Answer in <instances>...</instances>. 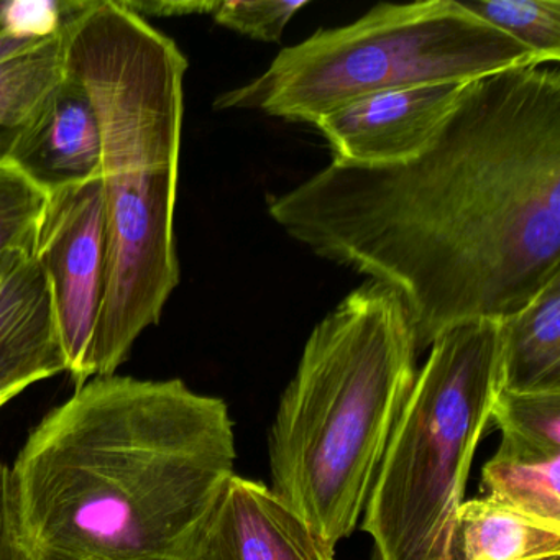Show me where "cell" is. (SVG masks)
<instances>
[{
	"label": "cell",
	"mask_w": 560,
	"mask_h": 560,
	"mask_svg": "<svg viewBox=\"0 0 560 560\" xmlns=\"http://www.w3.org/2000/svg\"><path fill=\"white\" fill-rule=\"evenodd\" d=\"M234 467L221 398L179 378L94 376L11 467L28 559L192 560Z\"/></svg>",
	"instance_id": "2"
},
{
	"label": "cell",
	"mask_w": 560,
	"mask_h": 560,
	"mask_svg": "<svg viewBox=\"0 0 560 560\" xmlns=\"http://www.w3.org/2000/svg\"><path fill=\"white\" fill-rule=\"evenodd\" d=\"M47 37H24V35L9 34L0 35V60L22 54L28 48L35 47Z\"/></svg>",
	"instance_id": "22"
},
{
	"label": "cell",
	"mask_w": 560,
	"mask_h": 560,
	"mask_svg": "<svg viewBox=\"0 0 560 560\" xmlns=\"http://www.w3.org/2000/svg\"><path fill=\"white\" fill-rule=\"evenodd\" d=\"M67 372L47 273L34 250L0 255V392Z\"/></svg>",
	"instance_id": "10"
},
{
	"label": "cell",
	"mask_w": 560,
	"mask_h": 560,
	"mask_svg": "<svg viewBox=\"0 0 560 560\" xmlns=\"http://www.w3.org/2000/svg\"><path fill=\"white\" fill-rule=\"evenodd\" d=\"M48 192L12 163L0 165V255L34 250Z\"/></svg>",
	"instance_id": "18"
},
{
	"label": "cell",
	"mask_w": 560,
	"mask_h": 560,
	"mask_svg": "<svg viewBox=\"0 0 560 560\" xmlns=\"http://www.w3.org/2000/svg\"><path fill=\"white\" fill-rule=\"evenodd\" d=\"M307 0H228L215 2L211 15L222 27L260 42H280L291 19Z\"/></svg>",
	"instance_id": "19"
},
{
	"label": "cell",
	"mask_w": 560,
	"mask_h": 560,
	"mask_svg": "<svg viewBox=\"0 0 560 560\" xmlns=\"http://www.w3.org/2000/svg\"><path fill=\"white\" fill-rule=\"evenodd\" d=\"M63 78L60 31L0 60V165L11 163L24 133Z\"/></svg>",
	"instance_id": "15"
},
{
	"label": "cell",
	"mask_w": 560,
	"mask_h": 560,
	"mask_svg": "<svg viewBox=\"0 0 560 560\" xmlns=\"http://www.w3.org/2000/svg\"><path fill=\"white\" fill-rule=\"evenodd\" d=\"M127 9L139 14L140 18L150 15H211L215 2H124Z\"/></svg>",
	"instance_id": "21"
},
{
	"label": "cell",
	"mask_w": 560,
	"mask_h": 560,
	"mask_svg": "<svg viewBox=\"0 0 560 560\" xmlns=\"http://www.w3.org/2000/svg\"><path fill=\"white\" fill-rule=\"evenodd\" d=\"M500 386L504 392L560 389V275L526 306L501 320Z\"/></svg>",
	"instance_id": "12"
},
{
	"label": "cell",
	"mask_w": 560,
	"mask_h": 560,
	"mask_svg": "<svg viewBox=\"0 0 560 560\" xmlns=\"http://www.w3.org/2000/svg\"><path fill=\"white\" fill-rule=\"evenodd\" d=\"M103 140L93 101L78 78H63L42 107L12 155L18 166L44 191L101 176Z\"/></svg>",
	"instance_id": "11"
},
{
	"label": "cell",
	"mask_w": 560,
	"mask_h": 560,
	"mask_svg": "<svg viewBox=\"0 0 560 560\" xmlns=\"http://www.w3.org/2000/svg\"><path fill=\"white\" fill-rule=\"evenodd\" d=\"M481 490L501 506L560 523V451L503 435L481 471Z\"/></svg>",
	"instance_id": "14"
},
{
	"label": "cell",
	"mask_w": 560,
	"mask_h": 560,
	"mask_svg": "<svg viewBox=\"0 0 560 560\" xmlns=\"http://www.w3.org/2000/svg\"><path fill=\"white\" fill-rule=\"evenodd\" d=\"M192 560H336L313 529L264 481L232 475Z\"/></svg>",
	"instance_id": "9"
},
{
	"label": "cell",
	"mask_w": 560,
	"mask_h": 560,
	"mask_svg": "<svg viewBox=\"0 0 560 560\" xmlns=\"http://www.w3.org/2000/svg\"><path fill=\"white\" fill-rule=\"evenodd\" d=\"M8 9L9 2H0V35L9 34V24H8ZM12 34V32H11Z\"/></svg>",
	"instance_id": "23"
},
{
	"label": "cell",
	"mask_w": 560,
	"mask_h": 560,
	"mask_svg": "<svg viewBox=\"0 0 560 560\" xmlns=\"http://www.w3.org/2000/svg\"><path fill=\"white\" fill-rule=\"evenodd\" d=\"M60 9L63 68L86 88L103 140L94 378L116 375L179 284L175 211L188 60L124 2H60Z\"/></svg>",
	"instance_id": "3"
},
{
	"label": "cell",
	"mask_w": 560,
	"mask_h": 560,
	"mask_svg": "<svg viewBox=\"0 0 560 560\" xmlns=\"http://www.w3.org/2000/svg\"><path fill=\"white\" fill-rule=\"evenodd\" d=\"M429 349L363 510L378 560H460L458 510L500 386V323L460 324Z\"/></svg>",
	"instance_id": "6"
},
{
	"label": "cell",
	"mask_w": 560,
	"mask_h": 560,
	"mask_svg": "<svg viewBox=\"0 0 560 560\" xmlns=\"http://www.w3.org/2000/svg\"><path fill=\"white\" fill-rule=\"evenodd\" d=\"M0 560H31L19 529L11 467L0 462Z\"/></svg>",
	"instance_id": "20"
},
{
	"label": "cell",
	"mask_w": 560,
	"mask_h": 560,
	"mask_svg": "<svg viewBox=\"0 0 560 560\" xmlns=\"http://www.w3.org/2000/svg\"><path fill=\"white\" fill-rule=\"evenodd\" d=\"M418 355L398 294L366 280L314 327L281 395L271 491L332 550L362 517Z\"/></svg>",
	"instance_id": "4"
},
{
	"label": "cell",
	"mask_w": 560,
	"mask_h": 560,
	"mask_svg": "<svg viewBox=\"0 0 560 560\" xmlns=\"http://www.w3.org/2000/svg\"><path fill=\"white\" fill-rule=\"evenodd\" d=\"M101 176L48 192L34 254L47 273L67 372L93 378L91 349L103 300L104 212Z\"/></svg>",
	"instance_id": "7"
},
{
	"label": "cell",
	"mask_w": 560,
	"mask_h": 560,
	"mask_svg": "<svg viewBox=\"0 0 560 560\" xmlns=\"http://www.w3.org/2000/svg\"><path fill=\"white\" fill-rule=\"evenodd\" d=\"M457 540L460 560H560V523L487 498L462 503Z\"/></svg>",
	"instance_id": "13"
},
{
	"label": "cell",
	"mask_w": 560,
	"mask_h": 560,
	"mask_svg": "<svg viewBox=\"0 0 560 560\" xmlns=\"http://www.w3.org/2000/svg\"><path fill=\"white\" fill-rule=\"evenodd\" d=\"M268 214L314 254L395 291L419 352L460 324L508 319L560 275L559 68L471 81L421 155L332 162L271 196Z\"/></svg>",
	"instance_id": "1"
},
{
	"label": "cell",
	"mask_w": 560,
	"mask_h": 560,
	"mask_svg": "<svg viewBox=\"0 0 560 560\" xmlns=\"http://www.w3.org/2000/svg\"><path fill=\"white\" fill-rule=\"evenodd\" d=\"M490 421L503 435L546 451H560V389L526 393L498 389Z\"/></svg>",
	"instance_id": "17"
},
{
	"label": "cell",
	"mask_w": 560,
	"mask_h": 560,
	"mask_svg": "<svg viewBox=\"0 0 560 560\" xmlns=\"http://www.w3.org/2000/svg\"><path fill=\"white\" fill-rule=\"evenodd\" d=\"M540 65L533 51L471 14L460 0L378 4L343 27L284 48L218 110H260L293 122L320 117L385 91L471 83Z\"/></svg>",
	"instance_id": "5"
},
{
	"label": "cell",
	"mask_w": 560,
	"mask_h": 560,
	"mask_svg": "<svg viewBox=\"0 0 560 560\" xmlns=\"http://www.w3.org/2000/svg\"><path fill=\"white\" fill-rule=\"evenodd\" d=\"M460 4L533 51L540 65H559L560 0H460Z\"/></svg>",
	"instance_id": "16"
},
{
	"label": "cell",
	"mask_w": 560,
	"mask_h": 560,
	"mask_svg": "<svg viewBox=\"0 0 560 560\" xmlns=\"http://www.w3.org/2000/svg\"><path fill=\"white\" fill-rule=\"evenodd\" d=\"M19 392H0V408L8 405L11 399H14Z\"/></svg>",
	"instance_id": "24"
},
{
	"label": "cell",
	"mask_w": 560,
	"mask_h": 560,
	"mask_svg": "<svg viewBox=\"0 0 560 560\" xmlns=\"http://www.w3.org/2000/svg\"><path fill=\"white\" fill-rule=\"evenodd\" d=\"M467 84L385 91L326 114L314 126L329 143L334 163L365 168L399 165L432 145Z\"/></svg>",
	"instance_id": "8"
}]
</instances>
